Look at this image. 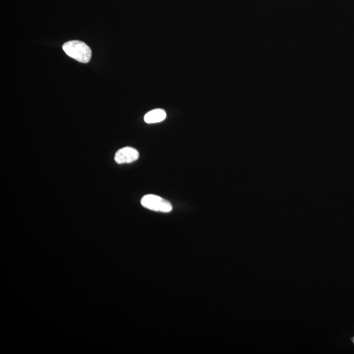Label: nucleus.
<instances>
[{"label":"nucleus","mask_w":354,"mask_h":354,"mask_svg":"<svg viewBox=\"0 0 354 354\" xmlns=\"http://www.w3.org/2000/svg\"><path fill=\"white\" fill-rule=\"evenodd\" d=\"M63 49L67 56L82 63H87L92 57V50L85 43L74 40L65 43Z\"/></svg>","instance_id":"f257e3e1"},{"label":"nucleus","mask_w":354,"mask_h":354,"mask_svg":"<svg viewBox=\"0 0 354 354\" xmlns=\"http://www.w3.org/2000/svg\"><path fill=\"white\" fill-rule=\"evenodd\" d=\"M140 202L143 207L154 211L169 213L173 209L168 201L155 195H146L142 198Z\"/></svg>","instance_id":"f03ea898"},{"label":"nucleus","mask_w":354,"mask_h":354,"mask_svg":"<svg viewBox=\"0 0 354 354\" xmlns=\"http://www.w3.org/2000/svg\"><path fill=\"white\" fill-rule=\"evenodd\" d=\"M139 157V153L135 148L125 147L118 150L115 154V162L118 164H130Z\"/></svg>","instance_id":"7ed1b4c3"},{"label":"nucleus","mask_w":354,"mask_h":354,"mask_svg":"<svg viewBox=\"0 0 354 354\" xmlns=\"http://www.w3.org/2000/svg\"><path fill=\"white\" fill-rule=\"evenodd\" d=\"M166 112L162 109H155L148 112L145 116V121L147 123H156L166 118Z\"/></svg>","instance_id":"20e7f679"},{"label":"nucleus","mask_w":354,"mask_h":354,"mask_svg":"<svg viewBox=\"0 0 354 354\" xmlns=\"http://www.w3.org/2000/svg\"><path fill=\"white\" fill-rule=\"evenodd\" d=\"M353 343H354V338L353 339Z\"/></svg>","instance_id":"39448f33"}]
</instances>
